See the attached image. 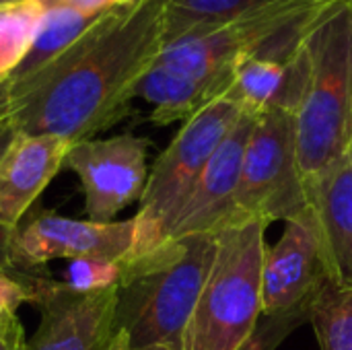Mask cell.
<instances>
[{
  "mask_svg": "<svg viewBox=\"0 0 352 350\" xmlns=\"http://www.w3.org/2000/svg\"><path fill=\"white\" fill-rule=\"evenodd\" d=\"M314 210L328 281L352 289V153L305 182Z\"/></svg>",
  "mask_w": 352,
  "mask_h": 350,
  "instance_id": "obj_14",
  "label": "cell"
},
{
  "mask_svg": "<svg viewBox=\"0 0 352 350\" xmlns=\"http://www.w3.org/2000/svg\"><path fill=\"white\" fill-rule=\"evenodd\" d=\"M107 12L109 10L82 12V10L64 8V6L45 8L43 21L33 39V45H31L27 58L21 62V66L10 76V85L23 83V80L35 76L39 70H43L47 64H52L58 56H62L66 50H70L76 41H80Z\"/></svg>",
  "mask_w": 352,
  "mask_h": 350,
  "instance_id": "obj_17",
  "label": "cell"
},
{
  "mask_svg": "<svg viewBox=\"0 0 352 350\" xmlns=\"http://www.w3.org/2000/svg\"><path fill=\"white\" fill-rule=\"evenodd\" d=\"M309 322L320 350H352V289L328 283L311 303Z\"/></svg>",
  "mask_w": 352,
  "mask_h": 350,
  "instance_id": "obj_19",
  "label": "cell"
},
{
  "mask_svg": "<svg viewBox=\"0 0 352 350\" xmlns=\"http://www.w3.org/2000/svg\"><path fill=\"white\" fill-rule=\"evenodd\" d=\"M70 142L58 136L21 134L0 161V223L16 229L52 179L64 169Z\"/></svg>",
  "mask_w": 352,
  "mask_h": 350,
  "instance_id": "obj_15",
  "label": "cell"
},
{
  "mask_svg": "<svg viewBox=\"0 0 352 350\" xmlns=\"http://www.w3.org/2000/svg\"><path fill=\"white\" fill-rule=\"evenodd\" d=\"M239 219L264 225L291 221L309 208L297 151V116L266 111L256 116L237 186Z\"/></svg>",
  "mask_w": 352,
  "mask_h": 350,
  "instance_id": "obj_7",
  "label": "cell"
},
{
  "mask_svg": "<svg viewBox=\"0 0 352 350\" xmlns=\"http://www.w3.org/2000/svg\"><path fill=\"white\" fill-rule=\"evenodd\" d=\"M126 262L109 258H76L70 260L62 285L74 293H101L120 287Z\"/></svg>",
  "mask_w": 352,
  "mask_h": 350,
  "instance_id": "obj_21",
  "label": "cell"
},
{
  "mask_svg": "<svg viewBox=\"0 0 352 350\" xmlns=\"http://www.w3.org/2000/svg\"><path fill=\"white\" fill-rule=\"evenodd\" d=\"M35 305L41 316L29 350H103L116 332L118 287L74 293L43 278Z\"/></svg>",
  "mask_w": 352,
  "mask_h": 350,
  "instance_id": "obj_11",
  "label": "cell"
},
{
  "mask_svg": "<svg viewBox=\"0 0 352 350\" xmlns=\"http://www.w3.org/2000/svg\"><path fill=\"white\" fill-rule=\"evenodd\" d=\"M167 0H130L35 76L10 85L21 134L76 144L130 113L136 87L165 45Z\"/></svg>",
  "mask_w": 352,
  "mask_h": 350,
  "instance_id": "obj_1",
  "label": "cell"
},
{
  "mask_svg": "<svg viewBox=\"0 0 352 350\" xmlns=\"http://www.w3.org/2000/svg\"><path fill=\"white\" fill-rule=\"evenodd\" d=\"M16 136H19V128H16V124L12 120V113L0 118V161L4 159V155L12 146Z\"/></svg>",
  "mask_w": 352,
  "mask_h": 350,
  "instance_id": "obj_27",
  "label": "cell"
},
{
  "mask_svg": "<svg viewBox=\"0 0 352 350\" xmlns=\"http://www.w3.org/2000/svg\"><path fill=\"white\" fill-rule=\"evenodd\" d=\"M320 229L311 206L285 223L280 239L266 245L262 264V311L285 314L311 307L328 285Z\"/></svg>",
  "mask_w": 352,
  "mask_h": 350,
  "instance_id": "obj_10",
  "label": "cell"
},
{
  "mask_svg": "<svg viewBox=\"0 0 352 350\" xmlns=\"http://www.w3.org/2000/svg\"><path fill=\"white\" fill-rule=\"evenodd\" d=\"M311 307H301L285 314H262L252 336L239 350H278V347L305 322H309Z\"/></svg>",
  "mask_w": 352,
  "mask_h": 350,
  "instance_id": "obj_22",
  "label": "cell"
},
{
  "mask_svg": "<svg viewBox=\"0 0 352 350\" xmlns=\"http://www.w3.org/2000/svg\"><path fill=\"white\" fill-rule=\"evenodd\" d=\"M41 281L29 272L0 270V318L6 314H16L25 303H37Z\"/></svg>",
  "mask_w": 352,
  "mask_h": 350,
  "instance_id": "obj_23",
  "label": "cell"
},
{
  "mask_svg": "<svg viewBox=\"0 0 352 350\" xmlns=\"http://www.w3.org/2000/svg\"><path fill=\"white\" fill-rule=\"evenodd\" d=\"M229 87L212 80H200L155 62L136 87V97L153 105L151 122L169 126L186 122L202 107L223 97Z\"/></svg>",
  "mask_w": 352,
  "mask_h": 350,
  "instance_id": "obj_16",
  "label": "cell"
},
{
  "mask_svg": "<svg viewBox=\"0 0 352 350\" xmlns=\"http://www.w3.org/2000/svg\"><path fill=\"white\" fill-rule=\"evenodd\" d=\"M311 80L297 113L303 179L352 153V0H336L307 27Z\"/></svg>",
  "mask_w": 352,
  "mask_h": 350,
  "instance_id": "obj_3",
  "label": "cell"
},
{
  "mask_svg": "<svg viewBox=\"0 0 352 350\" xmlns=\"http://www.w3.org/2000/svg\"><path fill=\"white\" fill-rule=\"evenodd\" d=\"M148 350H179V349H175V347H169V344H159V347H153V349H148Z\"/></svg>",
  "mask_w": 352,
  "mask_h": 350,
  "instance_id": "obj_30",
  "label": "cell"
},
{
  "mask_svg": "<svg viewBox=\"0 0 352 350\" xmlns=\"http://www.w3.org/2000/svg\"><path fill=\"white\" fill-rule=\"evenodd\" d=\"M214 250V235H190L126 262L118 287L116 330L126 332L132 349L169 344L182 350Z\"/></svg>",
  "mask_w": 352,
  "mask_h": 350,
  "instance_id": "obj_2",
  "label": "cell"
},
{
  "mask_svg": "<svg viewBox=\"0 0 352 350\" xmlns=\"http://www.w3.org/2000/svg\"><path fill=\"white\" fill-rule=\"evenodd\" d=\"M14 233H16V229L0 223V270H4V272L14 270V254H12Z\"/></svg>",
  "mask_w": 352,
  "mask_h": 350,
  "instance_id": "obj_26",
  "label": "cell"
},
{
  "mask_svg": "<svg viewBox=\"0 0 352 350\" xmlns=\"http://www.w3.org/2000/svg\"><path fill=\"white\" fill-rule=\"evenodd\" d=\"M254 122L256 116L243 111L233 130L217 146L196 186L192 188L186 204L182 206L171 227L169 239H182L190 235H217L223 227L239 219L235 198L241 159Z\"/></svg>",
  "mask_w": 352,
  "mask_h": 350,
  "instance_id": "obj_12",
  "label": "cell"
},
{
  "mask_svg": "<svg viewBox=\"0 0 352 350\" xmlns=\"http://www.w3.org/2000/svg\"><path fill=\"white\" fill-rule=\"evenodd\" d=\"M148 149L151 140L134 134L89 138L70 146L64 167L80 179L89 221L111 223L132 202H140L151 171Z\"/></svg>",
  "mask_w": 352,
  "mask_h": 350,
  "instance_id": "obj_8",
  "label": "cell"
},
{
  "mask_svg": "<svg viewBox=\"0 0 352 350\" xmlns=\"http://www.w3.org/2000/svg\"><path fill=\"white\" fill-rule=\"evenodd\" d=\"M241 116L243 109L223 95L184 122L148 171L140 208L132 217L134 248L130 260L157 250L169 239L171 227L202 169Z\"/></svg>",
  "mask_w": 352,
  "mask_h": 350,
  "instance_id": "obj_5",
  "label": "cell"
},
{
  "mask_svg": "<svg viewBox=\"0 0 352 350\" xmlns=\"http://www.w3.org/2000/svg\"><path fill=\"white\" fill-rule=\"evenodd\" d=\"M12 109V93H10V80H0V118L8 116Z\"/></svg>",
  "mask_w": 352,
  "mask_h": 350,
  "instance_id": "obj_28",
  "label": "cell"
},
{
  "mask_svg": "<svg viewBox=\"0 0 352 350\" xmlns=\"http://www.w3.org/2000/svg\"><path fill=\"white\" fill-rule=\"evenodd\" d=\"M311 80V56L307 41L289 58L245 56L237 62L231 89L225 97L233 99L245 113L266 111L299 113Z\"/></svg>",
  "mask_w": 352,
  "mask_h": 350,
  "instance_id": "obj_13",
  "label": "cell"
},
{
  "mask_svg": "<svg viewBox=\"0 0 352 350\" xmlns=\"http://www.w3.org/2000/svg\"><path fill=\"white\" fill-rule=\"evenodd\" d=\"M103 350H134L130 344V338L126 336V332L122 330H116L113 336L109 338V342L103 347Z\"/></svg>",
  "mask_w": 352,
  "mask_h": 350,
  "instance_id": "obj_29",
  "label": "cell"
},
{
  "mask_svg": "<svg viewBox=\"0 0 352 350\" xmlns=\"http://www.w3.org/2000/svg\"><path fill=\"white\" fill-rule=\"evenodd\" d=\"M43 14L41 0H23L0 8V80H10L27 58Z\"/></svg>",
  "mask_w": 352,
  "mask_h": 350,
  "instance_id": "obj_18",
  "label": "cell"
},
{
  "mask_svg": "<svg viewBox=\"0 0 352 350\" xmlns=\"http://www.w3.org/2000/svg\"><path fill=\"white\" fill-rule=\"evenodd\" d=\"M134 248V219L95 223L43 212L14 233V270L35 268L52 260L109 258L128 262Z\"/></svg>",
  "mask_w": 352,
  "mask_h": 350,
  "instance_id": "obj_9",
  "label": "cell"
},
{
  "mask_svg": "<svg viewBox=\"0 0 352 350\" xmlns=\"http://www.w3.org/2000/svg\"><path fill=\"white\" fill-rule=\"evenodd\" d=\"M262 0H167L165 43L202 27L225 23Z\"/></svg>",
  "mask_w": 352,
  "mask_h": 350,
  "instance_id": "obj_20",
  "label": "cell"
},
{
  "mask_svg": "<svg viewBox=\"0 0 352 350\" xmlns=\"http://www.w3.org/2000/svg\"><path fill=\"white\" fill-rule=\"evenodd\" d=\"M266 227L237 219L214 235V260L182 338V350H239L262 318Z\"/></svg>",
  "mask_w": 352,
  "mask_h": 350,
  "instance_id": "obj_4",
  "label": "cell"
},
{
  "mask_svg": "<svg viewBox=\"0 0 352 350\" xmlns=\"http://www.w3.org/2000/svg\"><path fill=\"white\" fill-rule=\"evenodd\" d=\"M332 2L336 0H262L225 23L194 29L165 43L155 62L231 89L241 58L309 23Z\"/></svg>",
  "mask_w": 352,
  "mask_h": 350,
  "instance_id": "obj_6",
  "label": "cell"
},
{
  "mask_svg": "<svg viewBox=\"0 0 352 350\" xmlns=\"http://www.w3.org/2000/svg\"><path fill=\"white\" fill-rule=\"evenodd\" d=\"M126 2H130V0H41V4L45 8L64 6V8H74V10H82V12H103V10L118 8Z\"/></svg>",
  "mask_w": 352,
  "mask_h": 350,
  "instance_id": "obj_25",
  "label": "cell"
},
{
  "mask_svg": "<svg viewBox=\"0 0 352 350\" xmlns=\"http://www.w3.org/2000/svg\"><path fill=\"white\" fill-rule=\"evenodd\" d=\"M0 350H29L25 328L16 314L0 318Z\"/></svg>",
  "mask_w": 352,
  "mask_h": 350,
  "instance_id": "obj_24",
  "label": "cell"
},
{
  "mask_svg": "<svg viewBox=\"0 0 352 350\" xmlns=\"http://www.w3.org/2000/svg\"><path fill=\"white\" fill-rule=\"evenodd\" d=\"M16 2H23V0H0V8L2 6H10V4H16Z\"/></svg>",
  "mask_w": 352,
  "mask_h": 350,
  "instance_id": "obj_31",
  "label": "cell"
}]
</instances>
